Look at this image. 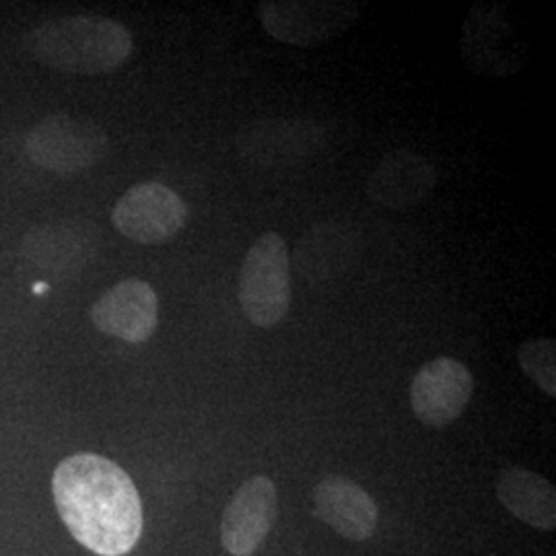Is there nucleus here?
Returning <instances> with one entry per match:
<instances>
[{
  "label": "nucleus",
  "instance_id": "obj_1",
  "mask_svg": "<svg viewBox=\"0 0 556 556\" xmlns=\"http://www.w3.org/2000/svg\"><path fill=\"white\" fill-rule=\"evenodd\" d=\"M59 516L73 538L100 556L128 555L142 534L139 491L116 462L80 452L52 477Z\"/></svg>",
  "mask_w": 556,
  "mask_h": 556
},
{
  "label": "nucleus",
  "instance_id": "obj_2",
  "mask_svg": "<svg viewBox=\"0 0 556 556\" xmlns=\"http://www.w3.org/2000/svg\"><path fill=\"white\" fill-rule=\"evenodd\" d=\"M25 48L38 62L62 73L105 75L130 59L135 41L118 21L73 15L29 31Z\"/></svg>",
  "mask_w": 556,
  "mask_h": 556
},
{
  "label": "nucleus",
  "instance_id": "obj_3",
  "mask_svg": "<svg viewBox=\"0 0 556 556\" xmlns=\"http://www.w3.org/2000/svg\"><path fill=\"white\" fill-rule=\"evenodd\" d=\"M238 299L243 316L258 328H275L291 307V256L275 231L262 233L248 250L239 273Z\"/></svg>",
  "mask_w": 556,
  "mask_h": 556
},
{
  "label": "nucleus",
  "instance_id": "obj_4",
  "mask_svg": "<svg viewBox=\"0 0 556 556\" xmlns=\"http://www.w3.org/2000/svg\"><path fill=\"white\" fill-rule=\"evenodd\" d=\"M459 52L466 68L478 77L507 79L523 68L530 46L503 4L482 0L464 20Z\"/></svg>",
  "mask_w": 556,
  "mask_h": 556
},
{
  "label": "nucleus",
  "instance_id": "obj_5",
  "mask_svg": "<svg viewBox=\"0 0 556 556\" xmlns=\"http://www.w3.org/2000/svg\"><path fill=\"white\" fill-rule=\"evenodd\" d=\"M108 147L110 140L100 124L71 114H52L41 119L25 139L29 160L60 176L91 169L105 157Z\"/></svg>",
  "mask_w": 556,
  "mask_h": 556
},
{
  "label": "nucleus",
  "instance_id": "obj_6",
  "mask_svg": "<svg viewBox=\"0 0 556 556\" xmlns=\"http://www.w3.org/2000/svg\"><path fill=\"white\" fill-rule=\"evenodd\" d=\"M258 17L275 40L314 48L351 29L361 9L351 0H264L258 4Z\"/></svg>",
  "mask_w": 556,
  "mask_h": 556
},
{
  "label": "nucleus",
  "instance_id": "obj_7",
  "mask_svg": "<svg viewBox=\"0 0 556 556\" xmlns=\"http://www.w3.org/2000/svg\"><path fill=\"white\" fill-rule=\"evenodd\" d=\"M328 140V128L318 119L266 118L241 126L236 147L243 160L258 167L282 169L314 160Z\"/></svg>",
  "mask_w": 556,
  "mask_h": 556
},
{
  "label": "nucleus",
  "instance_id": "obj_8",
  "mask_svg": "<svg viewBox=\"0 0 556 556\" xmlns=\"http://www.w3.org/2000/svg\"><path fill=\"white\" fill-rule=\"evenodd\" d=\"M186 220V202L160 181L132 186L112 211V223L119 233L142 245H160L176 238Z\"/></svg>",
  "mask_w": 556,
  "mask_h": 556
},
{
  "label": "nucleus",
  "instance_id": "obj_9",
  "mask_svg": "<svg viewBox=\"0 0 556 556\" xmlns=\"http://www.w3.org/2000/svg\"><path fill=\"white\" fill-rule=\"evenodd\" d=\"M98 250L100 231L89 220L46 223L23 238V258L56 280L80 275Z\"/></svg>",
  "mask_w": 556,
  "mask_h": 556
},
{
  "label": "nucleus",
  "instance_id": "obj_10",
  "mask_svg": "<svg viewBox=\"0 0 556 556\" xmlns=\"http://www.w3.org/2000/svg\"><path fill=\"white\" fill-rule=\"evenodd\" d=\"M475 392L470 369L454 357L425 363L410 383V406L427 427H447L464 415Z\"/></svg>",
  "mask_w": 556,
  "mask_h": 556
},
{
  "label": "nucleus",
  "instance_id": "obj_11",
  "mask_svg": "<svg viewBox=\"0 0 556 556\" xmlns=\"http://www.w3.org/2000/svg\"><path fill=\"white\" fill-rule=\"evenodd\" d=\"M91 321L108 337L142 344L157 330L160 298L147 280L126 278L96 301Z\"/></svg>",
  "mask_w": 556,
  "mask_h": 556
},
{
  "label": "nucleus",
  "instance_id": "obj_12",
  "mask_svg": "<svg viewBox=\"0 0 556 556\" xmlns=\"http://www.w3.org/2000/svg\"><path fill=\"white\" fill-rule=\"evenodd\" d=\"M278 514L277 484L268 477L245 480L220 521V542L233 556H252L273 530Z\"/></svg>",
  "mask_w": 556,
  "mask_h": 556
},
{
  "label": "nucleus",
  "instance_id": "obj_13",
  "mask_svg": "<svg viewBox=\"0 0 556 556\" xmlns=\"http://www.w3.org/2000/svg\"><path fill=\"white\" fill-rule=\"evenodd\" d=\"M438 169L425 155L397 149L383 155L367 178V197L388 211H408L431 197Z\"/></svg>",
  "mask_w": 556,
  "mask_h": 556
},
{
  "label": "nucleus",
  "instance_id": "obj_14",
  "mask_svg": "<svg viewBox=\"0 0 556 556\" xmlns=\"http://www.w3.org/2000/svg\"><path fill=\"white\" fill-rule=\"evenodd\" d=\"M363 238L353 223L321 220L312 225L295 250V266L307 282L328 285L344 277L361 258Z\"/></svg>",
  "mask_w": 556,
  "mask_h": 556
},
{
  "label": "nucleus",
  "instance_id": "obj_15",
  "mask_svg": "<svg viewBox=\"0 0 556 556\" xmlns=\"http://www.w3.org/2000/svg\"><path fill=\"white\" fill-rule=\"evenodd\" d=\"M314 511L340 536L355 542L369 540L378 530V503L349 478H324L314 491Z\"/></svg>",
  "mask_w": 556,
  "mask_h": 556
},
{
  "label": "nucleus",
  "instance_id": "obj_16",
  "mask_svg": "<svg viewBox=\"0 0 556 556\" xmlns=\"http://www.w3.org/2000/svg\"><path fill=\"white\" fill-rule=\"evenodd\" d=\"M497 497L523 523L553 532L556 528L555 484L526 468H505L497 478Z\"/></svg>",
  "mask_w": 556,
  "mask_h": 556
},
{
  "label": "nucleus",
  "instance_id": "obj_17",
  "mask_svg": "<svg viewBox=\"0 0 556 556\" xmlns=\"http://www.w3.org/2000/svg\"><path fill=\"white\" fill-rule=\"evenodd\" d=\"M517 363L544 394L556 396V342L553 338L526 340L517 349Z\"/></svg>",
  "mask_w": 556,
  "mask_h": 556
}]
</instances>
